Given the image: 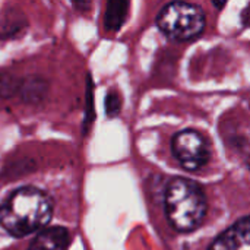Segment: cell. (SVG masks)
I'll use <instances>...</instances> for the list:
<instances>
[{"label": "cell", "instance_id": "1", "mask_svg": "<svg viewBox=\"0 0 250 250\" xmlns=\"http://www.w3.org/2000/svg\"><path fill=\"white\" fill-rule=\"evenodd\" d=\"M51 217V199L32 186L13 190L0 205V226L13 237H25L44 230Z\"/></svg>", "mask_w": 250, "mask_h": 250}, {"label": "cell", "instance_id": "2", "mask_svg": "<svg viewBox=\"0 0 250 250\" xmlns=\"http://www.w3.org/2000/svg\"><path fill=\"white\" fill-rule=\"evenodd\" d=\"M168 223L180 233L196 230L207 214V198L201 186L188 179H173L164 196Z\"/></svg>", "mask_w": 250, "mask_h": 250}, {"label": "cell", "instance_id": "3", "mask_svg": "<svg viewBox=\"0 0 250 250\" xmlns=\"http://www.w3.org/2000/svg\"><path fill=\"white\" fill-rule=\"evenodd\" d=\"M157 25L163 34L176 41H188L198 37L205 28L204 10L190 3H170L161 9Z\"/></svg>", "mask_w": 250, "mask_h": 250}, {"label": "cell", "instance_id": "4", "mask_svg": "<svg viewBox=\"0 0 250 250\" xmlns=\"http://www.w3.org/2000/svg\"><path fill=\"white\" fill-rule=\"evenodd\" d=\"M171 149L177 161L188 171L202 168L209 160V146L204 136L192 129L179 132L171 142Z\"/></svg>", "mask_w": 250, "mask_h": 250}, {"label": "cell", "instance_id": "5", "mask_svg": "<svg viewBox=\"0 0 250 250\" xmlns=\"http://www.w3.org/2000/svg\"><path fill=\"white\" fill-rule=\"evenodd\" d=\"M208 250H250V217H245L220 234Z\"/></svg>", "mask_w": 250, "mask_h": 250}, {"label": "cell", "instance_id": "6", "mask_svg": "<svg viewBox=\"0 0 250 250\" xmlns=\"http://www.w3.org/2000/svg\"><path fill=\"white\" fill-rule=\"evenodd\" d=\"M70 245V233L67 229L54 226L41 230L29 243L28 250H67Z\"/></svg>", "mask_w": 250, "mask_h": 250}, {"label": "cell", "instance_id": "7", "mask_svg": "<svg viewBox=\"0 0 250 250\" xmlns=\"http://www.w3.org/2000/svg\"><path fill=\"white\" fill-rule=\"evenodd\" d=\"M26 28V19L21 10H7L4 19L1 21V29H0V38L7 40V38H15L23 34Z\"/></svg>", "mask_w": 250, "mask_h": 250}, {"label": "cell", "instance_id": "8", "mask_svg": "<svg viewBox=\"0 0 250 250\" xmlns=\"http://www.w3.org/2000/svg\"><path fill=\"white\" fill-rule=\"evenodd\" d=\"M47 92V83L44 79L38 76H31L23 81H21L19 85V94L26 103H38L44 98Z\"/></svg>", "mask_w": 250, "mask_h": 250}, {"label": "cell", "instance_id": "9", "mask_svg": "<svg viewBox=\"0 0 250 250\" xmlns=\"http://www.w3.org/2000/svg\"><path fill=\"white\" fill-rule=\"evenodd\" d=\"M129 3L126 1H108L105 15H104V26L107 31H119L127 16Z\"/></svg>", "mask_w": 250, "mask_h": 250}, {"label": "cell", "instance_id": "10", "mask_svg": "<svg viewBox=\"0 0 250 250\" xmlns=\"http://www.w3.org/2000/svg\"><path fill=\"white\" fill-rule=\"evenodd\" d=\"M21 82L7 72H0V98H10L19 92Z\"/></svg>", "mask_w": 250, "mask_h": 250}, {"label": "cell", "instance_id": "11", "mask_svg": "<svg viewBox=\"0 0 250 250\" xmlns=\"http://www.w3.org/2000/svg\"><path fill=\"white\" fill-rule=\"evenodd\" d=\"M105 111L110 117H114L120 111V97L116 92H108L105 97Z\"/></svg>", "mask_w": 250, "mask_h": 250}, {"label": "cell", "instance_id": "12", "mask_svg": "<svg viewBox=\"0 0 250 250\" xmlns=\"http://www.w3.org/2000/svg\"><path fill=\"white\" fill-rule=\"evenodd\" d=\"M91 88H92V83H91V81H88V91H86V117H85V123H83V129L85 130H86L89 122L94 120V114L91 113V110L94 108V97H92Z\"/></svg>", "mask_w": 250, "mask_h": 250}, {"label": "cell", "instance_id": "13", "mask_svg": "<svg viewBox=\"0 0 250 250\" xmlns=\"http://www.w3.org/2000/svg\"><path fill=\"white\" fill-rule=\"evenodd\" d=\"M243 21H245L246 25H250V6L246 7V10H245V13H243Z\"/></svg>", "mask_w": 250, "mask_h": 250}]
</instances>
